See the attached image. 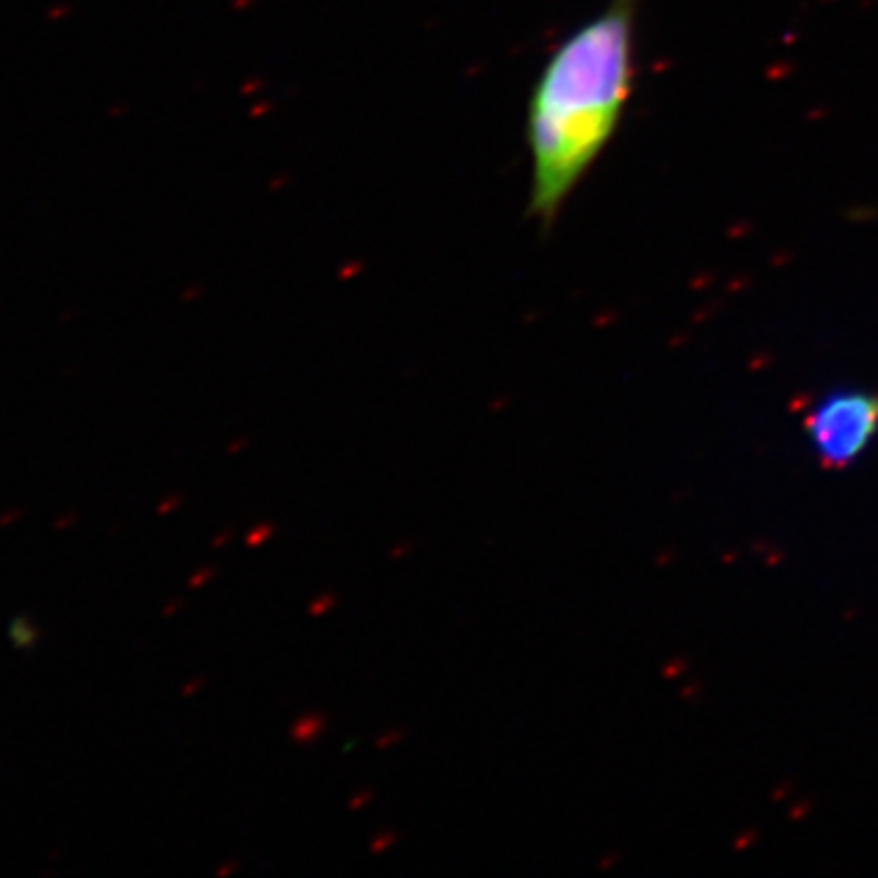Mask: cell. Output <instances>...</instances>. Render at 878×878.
Masks as SVG:
<instances>
[{"label": "cell", "mask_w": 878, "mask_h": 878, "mask_svg": "<svg viewBox=\"0 0 878 878\" xmlns=\"http://www.w3.org/2000/svg\"><path fill=\"white\" fill-rule=\"evenodd\" d=\"M640 0H610L561 39L524 112L530 156L527 217L549 232L622 122L635 86Z\"/></svg>", "instance_id": "6da1fadb"}, {"label": "cell", "mask_w": 878, "mask_h": 878, "mask_svg": "<svg viewBox=\"0 0 878 878\" xmlns=\"http://www.w3.org/2000/svg\"><path fill=\"white\" fill-rule=\"evenodd\" d=\"M878 428V400L863 391H837L815 407L810 435L830 461H849L866 447Z\"/></svg>", "instance_id": "7a4b0ae2"}, {"label": "cell", "mask_w": 878, "mask_h": 878, "mask_svg": "<svg viewBox=\"0 0 878 878\" xmlns=\"http://www.w3.org/2000/svg\"><path fill=\"white\" fill-rule=\"evenodd\" d=\"M8 637L10 644H13L17 651L32 654V651L39 650V642H42V625H39L35 618H30V615L20 613L10 620Z\"/></svg>", "instance_id": "3957f363"}, {"label": "cell", "mask_w": 878, "mask_h": 878, "mask_svg": "<svg viewBox=\"0 0 878 878\" xmlns=\"http://www.w3.org/2000/svg\"><path fill=\"white\" fill-rule=\"evenodd\" d=\"M323 727H325V720H323V717L308 715L303 717V720H298V725L293 727V737H296L301 745H308V742H312V739L318 737Z\"/></svg>", "instance_id": "277c9868"}, {"label": "cell", "mask_w": 878, "mask_h": 878, "mask_svg": "<svg viewBox=\"0 0 878 878\" xmlns=\"http://www.w3.org/2000/svg\"><path fill=\"white\" fill-rule=\"evenodd\" d=\"M269 534H271V524H259V527H254V530L247 534V545L259 546L266 537H269Z\"/></svg>", "instance_id": "5b68a950"}, {"label": "cell", "mask_w": 878, "mask_h": 878, "mask_svg": "<svg viewBox=\"0 0 878 878\" xmlns=\"http://www.w3.org/2000/svg\"><path fill=\"white\" fill-rule=\"evenodd\" d=\"M23 517H25L23 508H10L8 513H3V515H0V527H13V524L20 523Z\"/></svg>", "instance_id": "8992f818"}, {"label": "cell", "mask_w": 878, "mask_h": 878, "mask_svg": "<svg viewBox=\"0 0 878 878\" xmlns=\"http://www.w3.org/2000/svg\"><path fill=\"white\" fill-rule=\"evenodd\" d=\"M333 606H334V596H323V598H318L315 603H312L311 613L312 615H323L325 610H330Z\"/></svg>", "instance_id": "52a82bcc"}, {"label": "cell", "mask_w": 878, "mask_h": 878, "mask_svg": "<svg viewBox=\"0 0 878 878\" xmlns=\"http://www.w3.org/2000/svg\"><path fill=\"white\" fill-rule=\"evenodd\" d=\"M74 523H79V513H69V515L57 517V520H54V530H57V532L69 530V527H71Z\"/></svg>", "instance_id": "ba28073f"}, {"label": "cell", "mask_w": 878, "mask_h": 878, "mask_svg": "<svg viewBox=\"0 0 878 878\" xmlns=\"http://www.w3.org/2000/svg\"><path fill=\"white\" fill-rule=\"evenodd\" d=\"M400 737H403V735H400L398 730H396V732H388V735H384V737L378 739V745H376V746H378V749H386V746L396 745V742H398Z\"/></svg>", "instance_id": "9c48e42d"}, {"label": "cell", "mask_w": 878, "mask_h": 878, "mask_svg": "<svg viewBox=\"0 0 878 878\" xmlns=\"http://www.w3.org/2000/svg\"><path fill=\"white\" fill-rule=\"evenodd\" d=\"M178 502H181V498H169V501H164L162 505H159V515H166V513H171V510H176L178 508Z\"/></svg>", "instance_id": "30bf717a"}, {"label": "cell", "mask_w": 878, "mask_h": 878, "mask_svg": "<svg viewBox=\"0 0 878 878\" xmlns=\"http://www.w3.org/2000/svg\"><path fill=\"white\" fill-rule=\"evenodd\" d=\"M207 576H213V571H210V568H206V571H200V574H193V576H191V588H200V586H203V581H206Z\"/></svg>", "instance_id": "8fae6325"}, {"label": "cell", "mask_w": 878, "mask_h": 878, "mask_svg": "<svg viewBox=\"0 0 878 878\" xmlns=\"http://www.w3.org/2000/svg\"><path fill=\"white\" fill-rule=\"evenodd\" d=\"M378 840H381V841H378V844H371V849H374V852H381V849H384V847H388V844H393V834H381Z\"/></svg>", "instance_id": "7c38bea8"}, {"label": "cell", "mask_w": 878, "mask_h": 878, "mask_svg": "<svg viewBox=\"0 0 878 878\" xmlns=\"http://www.w3.org/2000/svg\"><path fill=\"white\" fill-rule=\"evenodd\" d=\"M200 683H203V681H191V686H188V688H184V695L193 693V691H198V688H200Z\"/></svg>", "instance_id": "4fadbf2b"}, {"label": "cell", "mask_w": 878, "mask_h": 878, "mask_svg": "<svg viewBox=\"0 0 878 878\" xmlns=\"http://www.w3.org/2000/svg\"><path fill=\"white\" fill-rule=\"evenodd\" d=\"M169 606L171 608H166V610H164V615H171L174 610H178V608H181V600H176V603H169Z\"/></svg>", "instance_id": "5bb4252c"}]
</instances>
